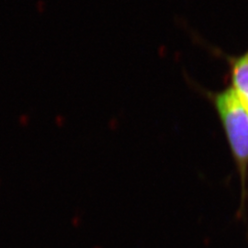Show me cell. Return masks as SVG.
Instances as JSON below:
<instances>
[{
    "label": "cell",
    "instance_id": "obj_1",
    "mask_svg": "<svg viewBox=\"0 0 248 248\" xmlns=\"http://www.w3.org/2000/svg\"><path fill=\"white\" fill-rule=\"evenodd\" d=\"M215 102L231 147L241 169L245 171L248 162V111L232 89L220 93Z\"/></svg>",
    "mask_w": 248,
    "mask_h": 248
},
{
    "label": "cell",
    "instance_id": "obj_2",
    "mask_svg": "<svg viewBox=\"0 0 248 248\" xmlns=\"http://www.w3.org/2000/svg\"><path fill=\"white\" fill-rule=\"evenodd\" d=\"M232 80L240 101L248 111V53L234 62Z\"/></svg>",
    "mask_w": 248,
    "mask_h": 248
}]
</instances>
